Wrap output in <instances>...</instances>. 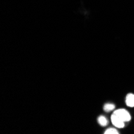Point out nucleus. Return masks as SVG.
Listing matches in <instances>:
<instances>
[{"instance_id": "20e7f679", "label": "nucleus", "mask_w": 134, "mask_h": 134, "mask_svg": "<svg viewBox=\"0 0 134 134\" xmlns=\"http://www.w3.org/2000/svg\"><path fill=\"white\" fill-rule=\"evenodd\" d=\"M98 120L99 125H101V126H103V127L106 126L108 124V121L107 118L105 116H100L98 117V120Z\"/></svg>"}, {"instance_id": "39448f33", "label": "nucleus", "mask_w": 134, "mask_h": 134, "mask_svg": "<svg viewBox=\"0 0 134 134\" xmlns=\"http://www.w3.org/2000/svg\"><path fill=\"white\" fill-rule=\"evenodd\" d=\"M115 108V105L113 104H110V103H108V104H105L104 105V110L107 113L108 112H111L113 110H114Z\"/></svg>"}, {"instance_id": "f03ea898", "label": "nucleus", "mask_w": 134, "mask_h": 134, "mask_svg": "<svg viewBox=\"0 0 134 134\" xmlns=\"http://www.w3.org/2000/svg\"><path fill=\"white\" fill-rule=\"evenodd\" d=\"M111 121H112L113 125L116 128H118V129H123L125 127V121H123L120 117H118L114 113H113L111 116Z\"/></svg>"}, {"instance_id": "423d86ee", "label": "nucleus", "mask_w": 134, "mask_h": 134, "mask_svg": "<svg viewBox=\"0 0 134 134\" xmlns=\"http://www.w3.org/2000/svg\"><path fill=\"white\" fill-rule=\"evenodd\" d=\"M104 134H119V132L115 128H109L106 129L104 132Z\"/></svg>"}, {"instance_id": "7ed1b4c3", "label": "nucleus", "mask_w": 134, "mask_h": 134, "mask_svg": "<svg viewBox=\"0 0 134 134\" xmlns=\"http://www.w3.org/2000/svg\"><path fill=\"white\" fill-rule=\"evenodd\" d=\"M125 104L128 107H130V108L134 107V94L133 93H129L126 96Z\"/></svg>"}, {"instance_id": "f257e3e1", "label": "nucleus", "mask_w": 134, "mask_h": 134, "mask_svg": "<svg viewBox=\"0 0 134 134\" xmlns=\"http://www.w3.org/2000/svg\"><path fill=\"white\" fill-rule=\"evenodd\" d=\"M113 113L115 115H116L118 117H120L121 120H122L123 121H125V122H129V121L131 120V115L130 113L126 110V109L125 108H119V109H116V110H115L113 112Z\"/></svg>"}]
</instances>
